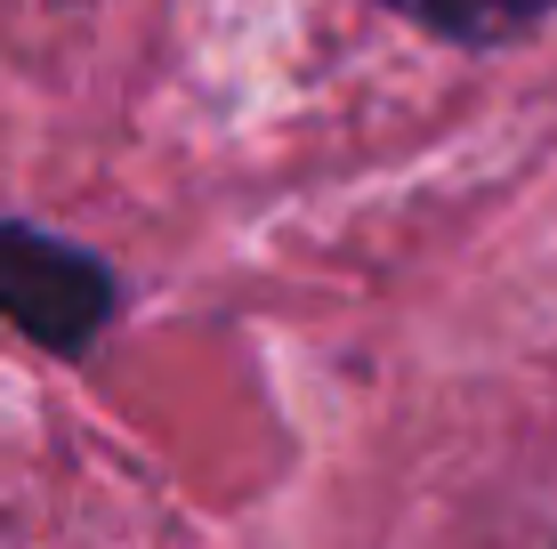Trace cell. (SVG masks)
Instances as JSON below:
<instances>
[{
	"label": "cell",
	"instance_id": "1",
	"mask_svg": "<svg viewBox=\"0 0 557 549\" xmlns=\"http://www.w3.org/2000/svg\"><path fill=\"white\" fill-rule=\"evenodd\" d=\"M113 315V275L89 251L41 235V226H0V324L41 339L57 355H82Z\"/></svg>",
	"mask_w": 557,
	"mask_h": 549
},
{
	"label": "cell",
	"instance_id": "2",
	"mask_svg": "<svg viewBox=\"0 0 557 549\" xmlns=\"http://www.w3.org/2000/svg\"><path fill=\"white\" fill-rule=\"evenodd\" d=\"M388 9L429 25V33H445V41H509V33L542 25L557 0H388Z\"/></svg>",
	"mask_w": 557,
	"mask_h": 549
}]
</instances>
